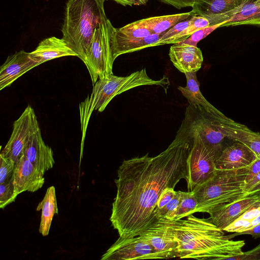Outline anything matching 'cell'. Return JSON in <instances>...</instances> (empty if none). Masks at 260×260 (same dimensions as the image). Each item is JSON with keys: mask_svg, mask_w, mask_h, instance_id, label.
Returning <instances> with one entry per match:
<instances>
[{"mask_svg": "<svg viewBox=\"0 0 260 260\" xmlns=\"http://www.w3.org/2000/svg\"><path fill=\"white\" fill-rule=\"evenodd\" d=\"M191 135L179 131L168 148L155 156L148 153L124 160L115 179L117 192L110 220L120 237L139 236L157 219L154 211L162 192L187 179Z\"/></svg>", "mask_w": 260, "mask_h": 260, "instance_id": "6da1fadb", "label": "cell"}, {"mask_svg": "<svg viewBox=\"0 0 260 260\" xmlns=\"http://www.w3.org/2000/svg\"><path fill=\"white\" fill-rule=\"evenodd\" d=\"M173 232L180 258L229 259L243 253L245 241L231 240L209 219L191 214L186 219L173 220Z\"/></svg>", "mask_w": 260, "mask_h": 260, "instance_id": "7a4b0ae2", "label": "cell"}, {"mask_svg": "<svg viewBox=\"0 0 260 260\" xmlns=\"http://www.w3.org/2000/svg\"><path fill=\"white\" fill-rule=\"evenodd\" d=\"M106 0H68L61 28L62 39L84 61L95 28L107 17Z\"/></svg>", "mask_w": 260, "mask_h": 260, "instance_id": "3957f363", "label": "cell"}, {"mask_svg": "<svg viewBox=\"0 0 260 260\" xmlns=\"http://www.w3.org/2000/svg\"><path fill=\"white\" fill-rule=\"evenodd\" d=\"M249 168L230 170L216 169L209 179L192 190L198 202L195 212L210 214L250 195L245 190Z\"/></svg>", "mask_w": 260, "mask_h": 260, "instance_id": "277c9868", "label": "cell"}, {"mask_svg": "<svg viewBox=\"0 0 260 260\" xmlns=\"http://www.w3.org/2000/svg\"><path fill=\"white\" fill-rule=\"evenodd\" d=\"M115 27L106 17L95 28L83 61L93 85L100 78L113 74L112 39Z\"/></svg>", "mask_w": 260, "mask_h": 260, "instance_id": "5b68a950", "label": "cell"}, {"mask_svg": "<svg viewBox=\"0 0 260 260\" xmlns=\"http://www.w3.org/2000/svg\"><path fill=\"white\" fill-rule=\"evenodd\" d=\"M179 130L192 137V145L188 158L187 190L209 179L216 171L215 163L219 154L206 144L198 132L180 126Z\"/></svg>", "mask_w": 260, "mask_h": 260, "instance_id": "8992f818", "label": "cell"}, {"mask_svg": "<svg viewBox=\"0 0 260 260\" xmlns=\"http://www.w3.org/2000/svg\"><path fill=\"white\" fill-rule=\"evenodd\" d=\"M223 120L209 114L200 106L189 105L181 126L198 132L204 142L220 155L223 141L226 138L222 127Z\"/></svg>", "mask_w": 260, "mask_h": 260, "instance_id": "52a82bcc", "label": "cell"}, {"mask_svg": "<svg viewBox=\"0 0 260 260\" xmlns=\"http://www.w3.org/2000/svg\"><path fill=\"white\" fill-rule=\"evenodd\" d=\"M39 127L34 109L28 106L14 121L10 138L1 154L16 163L23 155L31 135Z\"/></svg>", "mask_w": 260, "mask_h": 260, "instance_id": "ba28073f", "label": "cell"}, {"mask_svg": "<svg viewBox=\"0 0 260 260\" xmlns=\"http://www.w3.org/2000/svg\"><path fill=\"white\" fill-rule=\"evenodd\" d=\"M139 236L150 245L160 258L177 257L178 243L173 232V220L158 219Z\"/></svg>", "mask_w": 260, "mask_h": 260, "instance_id": "9c48e42d", "label": "cell"}, {"mask_svg": "<svg viewBox=\"0 0 260 260\" xmlns=\"http://www.w3.org/2000/svg\"><path fill=\"white\" fill-rule=\"evenodd\" d=\"M160 258L150 245L140 236L119 237L102 256V260H135Z\"/></svg>", "mask_w": 260, "mask_h": 260, "instance_id": "30bf717a", "label": "cell"}, {"mask_svg": "<svg viewBox=\"0 0 260 260\" xmlns=\"http://www.w3.org/2000/svg\"><path fill=\"white\" fill-rule=\"evenodd\" d=\"M251 0H195L192 11L206 18L210 25L222 23L238 13Z\"/></svg>", "mask_w": 260, "mask_h": 260, "instance_id": "8fae6325", "label": "cell"}, {"mask_svg": "<svg viewBox=\"0 0 260 260\" xmlns=\"http://www.w3.org/2000/svg\"><path fill=\"white\" fill-rule=\"evenodd\" d=\"M44 175L23 154L16 162L12 175L15 194L34 192L41 188L45 183Z\"/></svg>", "mask_w": 260, "mask_h": 260, "instance_id": "7c38bea8", "label": "cell"}, {"mask_svg": "<svg viewBox=\"0 0 260 260\" xmlns=\"http://www.w3.org/2000/svg\"><path fill=\"white\" fill-rule=\"evenodd\" d=\"M38 66L30 52L21 50L9 55L0 68V90L9 86L19 77Z\"/></svg>", "mask_w": 260, "mask_h": 260, "instance_id": "4fadbf2b", "label": "cell"}, {"mask_svg": "<svg viewBox=\"0 0 260 260\" xmlns=\"http://www.w3.org/2000/svg\"><path fill=\"white\" fill-rule=\"evenodd\" d=\"M31 164L45 174L52 169L55 161L51 148L43 140L40 127L29 138L23 151V154Z\"/></svg>", "mask_w": 260, "mask_h": 260, "instance_id": "5bb4252c", "label": "cell"}, {"mask_svg": "<svg viewBox=\"0 0 260 260\" xmlns=\"http://www.w3.org/2000/svg\"><path fill=\"white\" fill-rule=\"evenodd\" d=\"M169 56L173 65L184 74L197 73L203 61L199 48L185 44H173L170 48Z\"/></svg>", "mask_w": 260, "mask_h": 260, "instance_id": "9a60e30c", "label": "cell"}, {"mask_svg": "<svg viewBox=\"0 0 260 260\" xmlns=\"http://www.w3.org/2000/svg\"><path fill=\"white\" fill-rule=\"evenodd\" d=\"M260 202V193L250 194L210 213L209 218L220 230H223L255 203Z\"/></svg>", "mask_w": 260, "mask_h": 260, "instance_id": "2e32d148", "label": "cell"}, {"mask_svg": "<svg viewBox=\"0 0 260 260\" xmlns=\"http://www.w3.org/2000/svg\"><path fill=\"white\" fill-rule=\"evenodd\" d=\"M256 157L245 145L235 141L222 150L216 160V169L230 170L248 168Z\"/></svg>", "mask_w": 260, "mask_h": 260, "instance_id": "e0dca14e", "label": "cell"}, {"mask_svg": "<svg viewBox=\"0 0 260 260\" xmlns=\"http://www.w3.org/2000/svg\"><path fill=\"white\" fill-rule=\"evenodd\" d=\"M30 54L39 65L47 61L64 56H77V54L62 39L56 37L46 38L41 41Z\"/></svg>", "mask_w": 260, "mask_h": 260, "instance_id": "ac0fdd59", "label": "cell"}, {"mask_svg": "<svg viewBox=\"0 0 260 260\" xmlns=\"http://www.w3.org/2000/svg\"><path fill=\"white\" fill-rule=\"evenodd\" d=\"M186 85L178 86V89L187 100L189 105L193 107L200 106L209 114L220 119H230L210 104L203 96L200 90L197 73H186Z\"/></svg>", "mask_w": 260, "mask_h": 260, "instance_id": "d6986e66", "label": "cell"}, {"mask_svg": "<svg viewBox=\"0 0 260 260\" xmlns=\"http://www.w3.org/2000/svg\"><path fill=\"white\" fill-rule=\"evenodd\" d=\"M226 138L242 143L256 156H260V134L230 119L222 121Z\"/></svg>", "mask_w": 260, "mask_h": 260, "instance_id": "ffe728a7", "label": "cell"}, {"mask_svg": "<svg viewBox=\"0 0 260 260\" xmlns=\"http://www.w3.org/2000/svg\"><path fill=\"white\" fill-rule=\"evenodd\" d=\"M164 34H152L146 37L139 38H125L116 36L114 30L112 39L113 60L115 61L118 56L122 54L158 46L159 40Z\"/></svg>", "mask_w": 260, "mask_h": 260, "instance_id": "44dd1931", "label": "cell"}, {"mask_svg": "<svg viewBox=\"0 0 260 260\" xmlns=\"http://www.w3.org/2000/svg\"><path fill=\"white\" fill-rule=\"evenodd\" d=\"M42 210L39 232L43 236L49 234L51 222L55 214H58V207L55 187L48 188L44 197L37 207L38 211Z\"/></svg>", "mask_w": 260, "mask_h": 260, "instance_id": "7402d4cb", "label": "cell"}, {"mask_svg": "<svg viewBox=\"0 0 260 260\" xmlns=\"http://www.w3.org/2000/svg\"><path fill=\"white\" fill-rule=\"evenodd\" d=\"M193 15H195L191 11L186 13L151 17L140 20L144 27L151 31L152 34H160L178 22L188 19Z\"/></svg>", "mask_w": 260, "mask_h": 260, "instance_id": "603a6c76", "label": "cell"}, {"mask_svg": "<svg viewBox=\"0 0 260 260\" xmlns=\"http://www.w3.org/2000/svg\"><path fill=\"white\" fill-rule=\"evenodd\" d=\"M241 25L260 26V3L251 0L238 13L222 22L221 27Z\"/></svg>", "mask_w": 260, "mask_h": 260, "instance_id": "cb8c5ba5", "label": "cell"}, {"mask_svg": "<svg viewBox=\"0 0 260 260\" xmlns=\"http://www.w3.org/2000/svg\"><path fill=\"white\" fill-rule=\"evenodd\" d=\"M198 202L193 191L181 192V199L173 220L176 221L195 213Z\"/></svg>", "mask_w": 260, "mask_h": 260, "instance_id": "d4e9b609", "label": "cell"}, {"mask_svg": "<svg viewBox=\"0 0 260 260\" xmlns=\"http://www.w3.org/2000/svg\"><path fill=\"white\" fill-rule=\"evenodd\" d=\"M114 34L116 36L125 38H143L152 34L149 29L142 24L140 20L119 28H115Z\"/></svg>", "mask_w": 260, "mask_h": 260, "instance_id": "484cf974", "label": "cell"}, {"mask_svg": "<svg viewBox=\"0 0 260 260\" xmlns=\"http://www.w3.org/2000/svg\"><path fill=\"white\" fill-rule=\"evenodd\" d=\"M190 24L181 32L168 40L166 44H175L189 37L198 29L208 27L210 25L209 21L202 16L193 15Z\"/></svg>", "mask_w": 260, "mask_h": 260, "instance_id": "4316f807", "label": "cell"}, {"mask_svg": "<svg viewBox=\"0 0 260 260\" xmlns=\"http://www.w3.org/2000/svg\"><path fill=\"white\" fill-rule=\"evenodd\" d=\"M17 196L15 193L12 177L9 180L0 184V208L4 209L7 205L14 202Z\"/></svg>", "mask_w": 260, "mask_h": 260, "instance_id": "83f0119b", "label": "cell"}, {"mask_svg": "<svg viewBox=\"0 0 260 260\" xmlns=\"http://www.w3.org/2000/svg\"><path fill=\"white\" fill-rule=\"evenodd\" d=\"M181 192L176 191L174 198L166 206L155 213L154 216L157 220L167 219L173 220L180 202Z\"/></svg>", "mask_w": 260, "mask_h": 260, "instance_id": "f1b7e54d", "label": "cell"}, {"mask_svg": "<svg viewBox=\"0 0 260 260\" xmlns=\"http://www.w3.org/2000/svg\"><path fill=\"white\" fill-rule=\"evenodd\" d=\"M222 24V23H221L198 29L189 37L178 42V43L185 44L197 47V44L201 40L206 38L217 28L221 27Z\"/></svg>", "mask_w": 260, "mask_h": 260, "instance_id": "f546056e", "label": "cell"}, {"mask_svg": "<svg viewBox=\"0 0 260 260\" xmlns=\"http://www.w3.org/2000/svg\"><path fill=\"white\" fill-rule=\"evenodd\" d=\"M15 164L12 159L0 154V184L11 179Z\"/></svg>", "mask_w": 260, "mask_h": 260, "instance_id": "4dcf8cb0", "label": "cell"}, {"mask_svg": "<svg viewBox=\"0 0 260 260\" xmlns=\"http://www.w3.org/2000/svg\"><path fill=\"white\" fill-rule=\"evenodd\" d=\"M192 20V17H191L188 19L178 22L169 29L160 37L158 43V46L166 45V43L168 40L178 34L189 26L191 23Z\"/></svg>", "mask_w": 260, "mask_h": 260, "instance_id": "1f68e13d", "label": "cell"}, {"mask_svg": "<svg viewBox=\"0 0 260 260\" xmlns=\"http://www.w3.org/2000/svg\"><path fill=\"white\" fill-rule=\"evenodd\" d=\"M176 193L174 188L171 187L166 188L162 192L154 211V216L156 212L164 208L174 198Z\"/></svg>", "mask_w": 260, "mask_h": 260, "instance_id": "d6a6232c", "label": "cell"}, {"mask_svg": "<svg viewBox=\"0 0 260 260\" xmlns=\"http://www.w3.org/2000/svg\"><path fill=\"white\" fill-rule=\"evenodd\" d=\"M249 224L250 221L238 218L228 225L223 231L229 233H240L246 231Z\"/></svg>", "mask_w": 260, "mask_h": 260, "instance_id": "836d02e7", "label": "cell"}, {"mask_svg": "<svg viewBox=\"0 0 260 260\" xmlns=\"http://www.w3.org/2000/svg\"><path fill=\"white\" fill-rule=\"evenodd\" d=\"M229 259H260V244L250 251L243 252L242 254L230 257Z\"/></svg>", "mask_w": 260, "mask_h": 260, "instance_id": "e575fe53", "label": "cell"}, {"mask_svg": "<svg viewBox=\"0 0 260 260\" xmlns=\"http://www.w3.org/2000/svg\"><path fill=\"white\" fill-rule=\"evenodd\" d=\"M260 215V202L249 208L239 218L251 221Z\"/></svg>", "mask_w": 260, "mask_h": 260, "instance_id": "d590c367", "label": "cell"}, {"mask_svg": "<svg viewBox=\"0 0 260 260\" xmlns=\"http://www.w3.org/2000/svg\"><path fill=\"white\" fill-rule=\"evenodd\" d=\"M259 172H260V156H257L255 160L249 167L245 178L246 184L249 182Z\"/></svg>", "mask_w": 260, "mask_h": 260, "instance_id": "8d00e7d4", "label": "cell"}, {"mask_svg": "<svg viewBox=\"0 0 260 260\" xmlns=\"http://www.w3.org/2000/svg\"><path fill=\"white\" fill-rule=\"evenodd\" d=\"M166 4L171 5L177 9L192 7L195 0H159Z\"/></svg>", "mask_w": 260, "mask_h": 260, "instance_id": "74e56055", "label": "cell"}, {"mask_svg": "<svg viewBox=\"0 0 260 260\" xmlns=\"http://www.w3.org/2000/svg\"><path fill=\"white\" fill-rule=\"evenodd\" d=\"M244 234L250 235L254 239L260 237V224L245 231L240 233H235V234L227 236L229 239H231L236 236Z\"/></svg>", "mask_w": 260, "mask_h": 260, "instance_id": "f35d334b", "label": "cell"}, {"mask_svg": "<svg viewBox=\"0 0 260 260\" xmlns=\"http://www.w3.org/2000/svg\"><path fill=\"white\" fill-rule=\"evenodd\" d=\"M260 183V172L255 175L249 182L247 183L245 186V190L248 193V192L256 185Z\"/></svg>", "mask_w": 260, "mask_h": 260, "instance_id": "ab89813d", "label": "cell"}, {"mask_svg": "<svg viewBox=\"0 0 260 260\" xmlns=\"http://www.w3.org/2000/svg\"><path fill=\"white\" fill-rule=\"evenodd\" d=\"M117 3L120 4L122 6H129L133 5H141L140 2L138 0H113Z\"/></svg>", "mask_w": 260, "mask_h": 260, "instance_id": "60d3db41", "label": "cell"}, {"mask_svg": "<svg viewBox=\"0 0 260 260\" xmlns=\"http://www.w3.org/2000/svg\"><path fill=\"white\" fill-rule=\"evenodd\" d=\"M259 224H260V215L250 221V224L246 230L252 229Z\"/></svg>", "mask_w": 260, "mask_h": 260, "instance_id": "b9f144b4", "label": "cell"}, {"mask_svg": "<svg viewBox=\"0 0 260 260\" xmlns=\"http://www.w3.org/2000/svg\"><path fill=\"white\" fill-rule=\"evenodd\" d=\"M260 192V183L254 186L249 192V194H253Z\"/></svg>", "mask_w": 260, "mask_h": 260, "instance_id": "7bdbcfd3", "label": "cell"}, {"mask_svg": "<svg viewBox=\"0 0 260 260\" xmlns=\"http://www.w3.org/2000/svg\"><path fill=\"white\" fill-rule=\"evenodd\" d=\"M138 1L140 2L141 5H145L148 1V0H138Z\"/></svg>", "mask_w": 260, "mask_h": 260, "instance_id": "ee69618b", "label": "cell"}, {"mask_svg": "<svg viewBox=\"0 0 260 260\" xmlns=\"http://www.w3.org/2000/svg\"><path fill=\"white\" fill-rule=\"evenodd\" d=\"M256 3H260V0H252Z\"/></svg>", "mask_w": 260, "mask_h": 260, "instance_id": "f6af8a7d", "label": "cell"}]
</instances>
